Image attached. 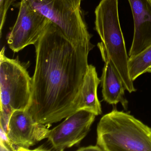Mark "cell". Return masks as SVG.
<instances>
[{"mask_svg": "<svg viewBox=\"0 0 151 151\" xmlns=\"http://www.w3.org/2000/svg\"><path fill=\"white\" fill-rule=\"evenodd\" d=\"M151 68V45L138 54L129 58V73L132 81Z\"/></svg>", "mask_w": 151, "mask_h": 151, "instance_id": "7c38bea8", "label": "cell"}, {"mask_svg": "<svg viewBox=\"0 0 151 151\" xmlns=\"http://www.w3.org/2000/svg\"><path fill=\"white\" fill-rule=\"evenodd\" d=\"M50 21L32 8L25 0H22L16 22L8 36L9 48L18 52L35 45L48 26Z\"/></svg>", "mask_w": 151, "mask_h": 151, "instance_id": "8992f818", "label": "cell"}, {"mask_svg": "<svg viewBox=\"0 0 151 151\" xmlns=\"http://www.w3.org/2000/svg\"><path fill=\"white\" fill-rule=\"evenodd\" d=\"M100 82L95 67L91 64L89 65L81 89L78 110L85 109L96 116L102 114L101 104L97 93L98 86Z\"/></svg>", "mask_w": 151, "mask_h": 151, "instance_id": "8fae6325", "label": "cell"}, {"mask_svg": "<svg viewBox=\"0 0 151 151\" xmlns=\"http://www.w3.org/2000/svg\"><path fill=\"white\" fill-rule=\"evenodd\" d=\"M95 116L90 111L79 109L50 130L47 138L53 149L63 151L79 144L88 134Z\"/></svg>", "mask_w": 151, "mask_h": 151, "instance_id": "52a82bcc", "label": "cell"}, {"mask_svg": "<svg viewBox=\"0 0 151 151\" xmlns=\"http://www.w3.org/2000/svg\"><path fill=\"white\" fill-rule=\"evenodd\" d=\"M104 63L100 78L103 100L110 105L120 103L126 110L129 102L124 96L126 89L123 82L111 62L106 60Z\"/></svg>", "mask_w": 151, "mask_h": 151, "instance_id": "30bf717a", "label": "cell"}, {"mask_svg": "<svg viewBox=\"0 0 151 151\" xmlns=\"http://www.w3.org/2000/svg\"><path fill=\"white\" fill-rule=\"evenodd\" d=\"M95 29L101 42L98 47L103 61L109 60L130 93L137 91L130 77L129 56L120 25L118 0H101L95 10Z\"/></svg>", "mask_w": 151, "mask_h": 151, "instance_id": "7a4b0ae2", "label": "cell"}, {"mask_svg": "<svg viewBox=\"0 0 151 151\" xmlns=\"http://www.w3.org/2000/svg\"><path fill=\"white\" fill-rule=\"evenodd\" d=\"M36 64L28 111L47 126L78 110L81 89L94 46L76 45L50 22L35 45Z\"/></svg>", "mask_w": 151, "mask_h": 151, "instance_id": "6da1fadb", "label": "cell"}, {"mask_svg": "<svg viewBox=\"0 0 151 151\" xmlns=\"http://www.w3.org/2000/svg\"><path fill=\"white\" fill-rule=\"evenodd\" d=\"M49 130L46 125L37 122L28 110H17L11 115L7 135L17 151H28L47 138Z\"/></svg>", "mask_w": 151, "mask_h": 151, "instance_id": "ba28073f", "label": "cell"}, {"mask_svg": "<svg viewBox=\"0 0 151 151\" xmlns=\"http://www.w3.org/2000/svg\"><path fill=\"white\" fill-rule=\"evenodd\" d=\"M0 53V126L7 133L11 115L15 110H28L32 97V78L17 59Z\"/></svg>", "mask_w": 151, "mask_h": 151, "instance_id": "277c9868", "label": "cell"}, {"mask_svg": "<svg viewBox=\"0 0 151 151\" xmlns=\"http://www.w3.org/2000/svg\"><path fill=\"white\" fill-rule=\"evenodd\" d=\"M97 133L102 151H151V128L116 108L101 118Z\"/></svg>", "mask_w": 151, "mask_h": 151, "instance_id": "3957f363", "label": "cell"}, {"mask_svg": "<svg viewBox=\"0 0 151 151\" xmlns=\"http://www.w3.org/2000/svg\"><path fill=\"white\" fill-rule=\"evenodd\" d=\"M1 151H17L16 147L8 137L7 133L1 127Z\"/></svg>", "mask_w": 151, "mask_h": 151, "instance_id": "5bb4252c", "label": "cell"}, {"mask_svg": "<svg viewBox=\"0 0 151 151\" xmlns=\"http://www.w3.org/2000/svg\"><path fill=\"white\" fill-rule=\"evenodd\" d=\"M134 21V34L129 57L151 45V0H128Z\"/></svg>", "mask_w": 151, "mask_h": 151, "instance_id": "9c48e42d", "label": "cell"}, {"mask_svg": "<svg viewBox=\"0 0 151 151\" xmlns=\"http://www.w3.org/2000/svg\"><path fill=\"white\" fill-rule=\"evenodd\" d=\"M16 0H0V33L1 37L2 36V30L4 27L7 13L11 5Z\"/></svg>", "mask_w": 151, "mask_h": 151, "instance_id": "4fadbf2b", "label": "cell"}, {"mask_svg": "<svg viewBox=\"0 0 151 151\" xmlns=\"http://www.w3.org/2000/svg\"><path fill=\"white\" fill-rule=\"evenodd\" d=\"M146 73H151V68H150L149 69L147 70V71H146Z\"/></svg>", "mask_w": 151, "mask_h": 151, "instance_id": "2e32d148", "label": "cell"}, {"mask_svg": "<svg viewBox=\"0 0 151 151\" xmlns=\"http://www.w3.org/2000/svg\"><path fill=\"white\" fill-rule=\"evenodd\" d=\"M55 24L76 45H93L92 36L81 12L82 0H25Z\"/></svg>", "mask_w": 151, "mask_h": 151, "instance_id": "5b68a950", "label": "cell"}, {"mask_svg": "<svg viewBox=\"0 0 151 151\" xmlns=\"http://www.w3.org/2000/svg\"><path fill=\"white\" fill-rule=\"evenodd\" d=\"M78 151H102V149L98 146L97 145H90L86 147H80L79 149H78Z\"/></svg>", "mask_w": 151, "mask_h": 151, "instance_id": "9a60e30c", "label": "cell"}]
</instances>
